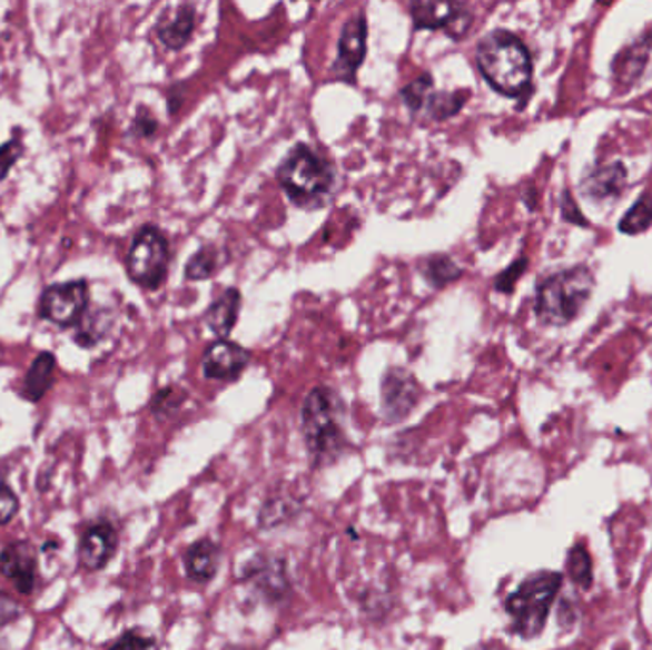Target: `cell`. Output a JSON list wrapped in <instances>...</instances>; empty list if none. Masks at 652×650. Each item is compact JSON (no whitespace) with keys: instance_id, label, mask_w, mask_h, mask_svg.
<instances>
[{"instance_id":"1","label":"cell","mask_w":652,"mask_h":650,"mask_svg":"<svg viewBox=\"0 0 652 650\" xmlns=\"http://www.w3.org/2000/svg\"><path fill=\"white\" fill-rule=\"evenodd\" d=\"M475 60L486 85L507 98H521L531 90L533 58L525 42L506 29L486 33L477 45Z\"/></svg>"},{"instance_id":"2","label":"cell","mask_w":652,"mask_h":650,"mask_svg":"<svg viewBox=\"0 0 652 650\" xmlns=\"http://www.w3.org/2000/svg\"><path fill=\"white\" fill-rule=\"evenodd\" d=\"M336 168L307 144L296 146L277 166V181L294 206L317 210L328 203L336 187Z\"/></svg>"},{"instance_id":"3","label":"cell","mask_w":652,"mask_h":650,"mask_svg":"<svg viewBox=\"0 0 652 650\" xmlns=\"http://www.w3.org/2000/svg\"><path fill=\"white\" fill-rule=\"evenodd\" d=\"M342 412L344 405L330 387L319 385L307 393L302 406V432L309 456L317 467L333 464L346 449Z\"/></svg>"},{"instance_id":"4","label":"cell","mask_w":652,"mask_h":650,"mask_svg":"<svg viewBox=\"0 0 652 650\" xmlns=\"http://www.w3.org/2000/svg\"><path fill=\"white\" fill-rule=\"evenodd\" d=\"M593 288L595 277L586 266L553 273L536 290V317L546 326L571 325L592 298Z\"/></svg>"},{"instance_id":"5","label":"cell","mask_w":652,"mask_h":650,"mask_svg":"<svg viewBox=\"0 0 652 650\" xmlns=\"http://www.w3.org/2000/svg\"><path fill=\"white\" fill-rule=\"evenodd\" d=\"M563 577L560 572L540 571L513 591L506 599V612L512 617V628L521 638H539L553 601L560 593Z\"/></svg>"},{"instance_id":"6","label":"cell","mask_w":652,"mask_h":650,"mask_svg":"<svg viewBox=\"0 0 652 650\" xmlns=\"http://www.w3.org/2000/svg\"><path fill=\"white\" fill-rule=\"evenodd\" d=\"M170 246L159 227L144 226L134 237L128 250L127 269L130 279L147 290H157L167 280Z\"/></svg>"},{"instance_id":"7","label":"cell","mask_w":652,"mask_h":650,"mask_svg":"<svg viewBox=\"0 0 652 650\" xmlns=\"http://www.w3.org/2000/svg\"><path fill=\"white\" fill-rule=\"evenodd\" d=\"M88 307V286L85 280H69L53 285L40 298V317L53 325L73 326L80 323Z\"/></svg>"},{"instance_id":"8","label":"cell","mask_w":652,"mask_h":650,"mask_svg":"<svg viewBox=\"0 0 652 650\" xmlns=\"http://www.w3.org/2000/svg\"><path fill=\"white\" fill-rule=\"evenodd\" d=\"M366 39H368V26H366L365 13H353L339 33L338 52L330 67L333 79L349 82V85L355 82V75L366 58Z\"/></svg>"},{"instance_id":"9","label":"cell","mask_w":652,"mask_h":650,"mask_svg":"<svg viewBox=\"0 0 652 650\" xmlns=\"http://www.w3.org/2000/svg\"><path fill=\"white\" fill-rule=\"evenodd\" d=\"M379 403H382V414L389 424H397L405 420L414 406L418 405L419 385L411 372L392 366L386 374L382 376V387H379Z\"/></svg>"},{"instance_id":"10","label":"cell","mask_w":652,"mask_h":650,"mask_svg":"<svg viewBox=\"0 0 652 650\" xmlns=\"http://www.w3.org/2000/svg\"><path fill=\"white\" fill-rule=\"evenodd\" d=\"M414 29H445L453 39L466 37L473 23V16L460 2H413L411 4Z\"/></svg>"},{"instance_id":"11","label":"cell","mask_w":652,"mask_h":650,"mask_svg":"<svg viewBox=\"0 0 652 650\" xmlns=\"http://www.w3.org/2000/svg\"><path fill=\"white\" fill-rule=\"evenodd\" d=\"M243 577L253 584L254 590L258 591L261 598L271 601V603H279L287 598L288 591H290L287 564L283 559L256 555L245 567Z\"/></svg>"},{"instance_id":"12","label":"cell","mask_w":652,"mask_h":650,"mask_svg":"<svg viewBox=\"0 0 652 650\" xmlns=\"http://www.w3.org/2000/svg\"><path fill=\"white\" fill-rule=\"evenodd\" d=\"M250 363V353L243 345L218 339L208 345L205 357H202V374L208 380L218 382H235L243 372L247 371Z\"/></svg>"},{"instance_id":"13","label":"cell","mask_w":652,"mask_h":650,"mask_svg":"<svg viewBox=\"0 0 652 650\" xmlns=\"http://www.w3.org/2000/svg\"><path fill=\"white\" fill-rule=\"evenodd\" d=\"M626 189V166L619 160L593 168L592 173L582 179V195L595 205L616 203Z\"/></svg>"},{"instance_id":"14","label":"cell","mask_w":652,"mask_h":650,"mask_svg":"<svg viewBox=\"0 0 652 650\" xmlns=\"http://www.w3.org/2000/svg\"><path fill=\"white\" fill-rule=\"evenodd\" d=\"M651 52L652 31H645L640 39L633 40L632 45H628L616 53L611 71H613L614 85L620 92H628L643 77Z\"/></svg>"},{"instance_id":"15","label":"cell","mask_w":652,"mask_h":650,"mask_svg":"<svg viewBox=\"0 0 652 650\" xmlns=\"http://www.w3.org/2000/svg\"><path fill=\"white\" fill-rule=\"evenodd\" d=\"M0 572L16 590L29 595L37 582V553L29 542H13L0 553Z\"/></svg>"},{"instance_id":"16","label":"cell","mask_w":652,"mask_h":650,"mask_svg":"<svg viewBox=\"0 0 652 650\" xmlns=\"http://www.w3.org/2000/svg\"><path fill=\"white\" fill-rule=\"evenodd\" d=\"M117 545H119V536L111 524L101 521V523L88 526L80 538V564L88 572L101 571L113 558Z\"/></svg>"},{"instance_id":"17","label":"cell","mask_w":652,"mask_h":650,"mask_svg":"<svg viewBox=\"0 0 652 650\" xmlns=\"http://www.w3.org/2000/svg\"><path fill=\"white\" fill-rule=\"evenodd\" d=\"M195 31V8L181 4L170 16L162 13L157 23V37L168 50H181L187 47Z\"/></svg>"},{"instance_id":"18","label":"cell","mask_w":652,"mask_h":650,"mask_svg":"<svg viewBox=\"0 0 652 650\" xmlns=\"http://www.w3.org/2000/svg\"><path fill=\"white\" fill-rule=\"evenodd\" d=\"M240 304H243V296L239 288L231 286L214 299L205 313V323L216 336H220V339H226L237 325Z\"/></svg>"},{"instance_id":"19","label":"cell","mask_w":652,"mask_h":650,"mask_svg":"<svg viewBox=\"0 0 652 650\" xmlns=\"http://www.w3.org/2000/svg\"><path fill=\"white\" fill-rule=\"evenodd\" d=\"M186 572L197 584H207L218 571L220 551L210 538H200L186 553Z\"/></svg>"},{"instance_id":"20","label":"cell","mask_w":652,"mask_h":650,"mask_svg":"<svg viewBox=\"0 0 652 650\" xmlns=\"http://www.w3.org/2000/svg\"><path fill=\"white\" fill-rule=\"evenodd\" d=\"M53 368H56V357L52 353H40L39 357L34 358L31 368L27 371L21 395L31 403H39L52 385Z\"/></svg>"},{"instance_id":"21","label":"cell","mask_w":652,"mask_h":650,"mask_svg":"<svg viewBox=\"0 0 652 650\" xmlns=\"http://www.w3.org/2000/svg\"><path fill=\"white\" fill-rule=\"evenodd\" d=\"M470 90H454V92H435L426 101L427 119L435 120V122H443L446 119H453L464 109L467 100H470Z\"/></svg>"},{"instance_id":"22","label":"cell","mask_w":652,"mask_h":650,"mask_svg":"<svg viewBox=\"0 0 652 650\" xmlns=\"http://www.w3.org/2000/svg\"><path fill=\"white\" fill-rule=\"evenodd\" d=\"M419 269H422V275L427 280V285L433 286V288H443V286L451 285V283L458 280L464 275V269L451 256H445V254H435V256L424 259V264Z\"/></svg>"},{"instance_id":"23","label":"cell","mask_w":652,"mask_h":650,"mask_svg":"<svg viewBox=\"0 0 652 650\" xmlns=\"http://www.w3.org/2000/svg\"><path fill=\"white\" fill-rule=\"evenodd\" d=\"M652 226V193H643L641 199L620 219L619 229L624 235H640Z\"/></svg>"},{"instance_id":"24","label":"cell","mask_w":652,"mask_h":650,"mask_svg":"<svg viewBox=\"0 0 652 650\" xmlns=\"http://www.w3.org/2000/svg\"><path fill=\"white\" fill-rule=\"evenodd\" d=\"M220 267V250L216 246L208 245L199 248L187 262L186 277L189 280L210 279Z\"/></svg>"},{"instance_id":"25","label":"cell","mask_w":652,"mask_h":650,"mask_svg":"<svg viewBox=\"0 0 652 650\" xmlns=\"http://www.w3.org/2000/svg\"><path fill=\"white\" fill-rule=\"evenodd\" d=\"M569 577L573 580L574 584L586 591L592 588L593 584V569L592 558L587 553L586 548L582 544L574 545L573 550L569 551Z\"/></svg>"},{"instance_id":"26","label":"cell","mask_w":652,"mask_h":650,"mask_svg":"<svg viewBox=\"0 0 652 650\" xmlns=\"http://www.w3.org/2000/svg\"><path fill=\"white\" fill-rule=\"evenodd\" d=\"M433 87H435V82H433L432 75L424 73L401 90V98L405 101L411 114L416 115L424 111L427 98L432 96Z\"/></svg>"},{"instance_id":"27","label":"cell","mask_w":652,"mask_h":650,"mask_svg":"<svg viewBox=\"0 0 652 650\" xmlns=\"http://www.w3.org/2000/svg\"><path fill=\"white\" fill-rule=\"evenodd\" d=\"M526 267H528V258L526 256H521V258L515 259L512 266L506 267L504 272L500 273L496 280H494L496 293L512 294L513 288L517 285V280L525 275Z\"/></svg>"},{"instance_id":"28","label":"cell","mask_w":652,"mask_h":650,"mask_svg":"<svg viewBox=\"0 0 652 650\" xmlns=\"http://www.w3.org/2000/svg\"><path fill=\"white\" fill-rule=\"evenodd\" d=\"M23 151L26 149H23V141H21V132L20 130H16V138L7 141L4 146H0V181L7 178L13 165L21 159Z\"/></svg>"},{"instance_id":"29","label":"cell","mask_w":652,"mask_h":650,"mask_svg":"<svg viewBox=\"0 0 652 650\" xmlns=\"http://www.w3.org/2000/svg\"><path fill=\"white\" fill-rule=\"evenodd\" d=\"M184 398H186V393L178 392L176 387H167V390H162V392L155 395L151 408H154L157 416L172 414L184 403Z\"/></svg>"},{"instance_id":"30","label":"cell","mask_w":652,"mask_h":650,"mask_svg":"<svg viewBox=\"0 0 652 650\" xmlns=\"http://www.w3.org/2000/svg\"><path fill=\"white\" fill-rule=\"evenodd\" d=\"M20 510V500L16 496V492L8 486L7 481L0 477V524H7L16 518V513Z\"/></svg>"},{"instance_id":"31","label":"cell","mask_w":652,"mask_h":650,"mask_svg":"<svg viewBox=\"0 0 652 650\" xmlns=\"http://www.w3.org/2000/svg\"><path fill=\"white\" fill-rule=\"evenodd\" d=\"M561 216H563V219L569 221V224H573V226H590V221L584 218V214H582V210H580L579 205H576V200L573 199V195H571L569 189H565L563 197H561Z\"/></svg>"},{"instance_id":"32","label":"cell","mask_w":652,"mask_h":650,"mask_svg":"<svg viewBox=\"0 0 652 650\" xmlns=\"http://www.w3.org/2000/svg\"><path fill=\"white\" fill-rule=\"evenodd\" d=\"M154 639L144 638L136 631H127L109 650H151Z\"/></svg>"},{"instance_id":"33","label":"cell","mask_w":652,"mask_h":650,"mask_svg":"<svg viewBox=\"0 0 652 650\" xmlns=\"http://www.w3.org/2000/svg\"><path fill=\"white\" fill-rule=\"evenodd\" d=\"M155 132H157V119L141 107L134 119L132 134L140 136V138H151Z\"/></svg>"},{"instance_id":"34","label":"cell","mask_w":652,"mask_h":650,"mask_svg":"<svg viewBox=\"0 0 652 650\" xmlns=\"http://www.w3.org/2000/svg\"><path fill=\"white\" fill-rule=\"evenodd\" d=\"M20 614L21 609L18 601L4 591H0V626L12 624L20 618Z\"/></svg>"},{"instance_id":"35","label":"cell","mask_w":652,"mask_h":650,"mask_svg":"<svg viewBox=\"0 0 652 650\" xmlns=\"http://www.w3.org/2000/svg\"><path fill=\"white\" fill-rule=\"evenodd\" d=\"M475 650H498V649H493V647H480V649H475Z\"/></svg>"}]
</instances>
